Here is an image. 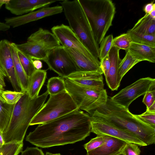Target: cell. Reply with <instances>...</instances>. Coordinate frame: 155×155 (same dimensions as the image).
<instances>
[{
  "mask_svg": "<svg viewBox=\"0 0 155 155\" xmlns=\"http://www.w3.org/2000/svg\"><path fill=\"white\" fill-rule=\"evenodd\" d=\"M69 27L92 55L98 58L99 46L95 41L90 25L79 0H66L60 2Z\"/></svg>",
  "mask_w": 155,
  "mask_h": 155,
  "instance_id": "277c9868",
  "label": "cell"
},
{
  "mask_svg": "<svg viewBox=\"0 0 155 155\" xmlns=\"http://www.w3.org/2000/svg\"><path fill=\"white\" fill-rule=\"evenodd\" d=\"M137 144L127 142L121 152L124 155H140V150Z\"/></svg>",
  "mask_w": 155,
  "mask_h": 155,
  "instance_id": "e575fe53",
  "label": "cell"
},
{
  "mask_svg": "<svg viewBox=\"0 0 155 155\" xmlns=\"http://www.w3.org/2000/svg\"><path fill=\"white\" fill-rule=\"evenodd\" d=\"M7 76L5 73L0 67V83L4 87L6 86L5 81V78Z\"/></svg>",
  "mask_w": 155,
  "mask_h": 155,
  "instance_id": "60d3db41",
  "label": "cell"
},
{
  "mask_svg": "<svg viewBox=\"0 0 155 155\" xmlns=\"http://www.w3.org/2000/svg\"><path fill=\"white\" fill-rule=\"evenodd\" d=\"M10 27L5 23L0 21V31H5L10 29Z\"/></svg>",
  "mask_w": 155,
  "mask_h": 155,
  "instance_id": "b9f144b4",
  "label": "cell"
},
{
  "mask_svg": "<svg viewBox=\"0 0 155 155\" xmlns=\"http://www.w3.org/2000/svg\"><path fill=\"white\" fill-rule=\"evenodd\" d=\"M136 116L140 120L145 123L155 128V112H146Z\"/></svg>",
  "mask_w": 155,
  "mask_h": 155,
  "instance_id": "836d02e7",
  "label": "cell"
},
{
  "mask_svg": "<svg viewBox=\"0 0 155 155\" xmlns=\"http://www.w3.org/2000/svg\"><path fill=\"white\" fill-rule=\"evenodd\" d=\"M66 90L80 110L91 115L101 106L105 104L108 99L104 88L92 87L80 85L67 78H64Z\"/></svg>",
  "mask_w": 155,
  "mask_h": 155,
  "instance_id": "8992f818",
  "label": "cell"
},
{
  "mask_svg": "<svg viewBox=\"0 0 155 155\" xmlns=\"http://www.w3.org/2000/svg\"><path fill=\"white\" fill-rule=\"evenodd\" d=\"M0 67L5 73L14 91H20L15 71L11 43L6 39L0 41Z\"/></svg>",
  "mask_w": 155,
  "mask_h": 155,
  "instance_id": "4fadbf2b",
  "label": "cell"
},
{
  "mask_svg": "<svg viewBox=\"0 0 155 155\" xmlns=\"http://www.w3.org/2000/svg\"><path fill=\"white\" fill-rule=\"evenodd\" d=\"M43 61L47 64L50 70L64 78L78 71L71 56L61 45L51 50Z\"/></svg>",
  "mask_w": 155,
  "mask_h": 155,
  "instance_id": "30bf717a",
  "label": "cell"
},
{
  "mask_svg": "<svg viewBox=\"0 0 155 155\" xmlns=\"http://www.w3.org/2000/svg\"><path fill=\"white\" fill-rule=\"evenodd\" d=\"M100 62L101 68L105 77L108 73L110 65V60L108 54Z\"/></svg>",
  "mask_w": 155,
  "mask_h": 155,
  "instance_id": "8d00e7d4",
  "label": "cell"
},
{
  "mask_svg": "<svg viewBox=\"0 0 155 155\" xmlns=\"http://www.w3.org/2000/svg\"><path fill=\"white\" fill-rule=\"evenodd\" d=\"M51 31L64 48L76 49L88 58L100 62L84 46L69 26L62 24L54 26L51 28Z\"/></svg>",
  "mask_w": 155,
  "mask_h": 155,
  "instance_id": "7c38bea8",
  "label": "cell"
},
{
  "mask_svg": "<svg viewBox=\"0 0 155 155\" xmlns=\"http://www.w3.org/2000/svg\"><path fill=\"white\" fill-rule=\"evenodd\" d=\"M66 78L83 86L104 88L103 74L99 72L77 71Z\"/></svg>",
  "mask_w": 155,
  "mask_h": 155,
  "instance_id": "2e32d148",
  "label": "cell"
},
{
  "mask_svg": "<svg viewBox=\"0 0 155 155\" xmlns=\"http://www.w3.org/2000/svg\"><path fill=\"white\" fill-rule=\"evenodd\" d=\"M47 87L50 96L57 94L66 90L64 78L61 77H51L48 81Z\"/></svg>",
  "mask_w": 155,
  "mask_h": 155,
  "instance_id": "d4e9b609",
  "label": "cell"
},
{
  "mask_svg": "<svg viewBox=\"0 0 155 155\" xmlns=\"http://www.w3.org/2000/svg\"><path fill=\"white\" fill-rule=\"evenodd\" d=\"M106 135H97L84 145L87 151L95 149L103 144L106 140Z\"/></svg>",
  "mask_w": 155,
  "mask_h": 155,
  "instance_id": "d6a6232c",
  "label": "cell"
},
{
  "mask_svg": "<svg viewBox=\"0 0 155 155\" xmlns=\"http://www.w3.org/2000/svg\"><path fill=\"white\" fill-rule=\"evenodd\" d=\"M126 143L106 135L104 143L97 148L87 151L86 155H115L121 152Z\"/></svg>",
  "mask_w": 155,
  "mask_h": 155,
  "instance_id": "ac0fdd59",
  "label": "cell"
},
{
  "mask_svg": "<svg viewBox=\"0 0 155 155\" xmlns=\"http://www.w3.org/2000/svg\"><path fill=\"white\" fill-rule=\"evenodd\" d=\"M21 153V155H45L42 150L37 147H28Z\"/></svg>",
  "mask_w": 155,
  "mask_h": 155,
  "instance_id": "74e56055",
  "label": "cell"
},
{
  "mask_svg": "<svg viewBox=\"0 0 155 155\" xmlns=\"http://www.w3.org/2000/svg\"><path fill=\"white\" fill-rule=\"evenodd\" d=\"M48 94L46 91L31 99L27 92L14 105L8 124L2 132L5 143H22L32 119L42 107Z\"/></svg>",
  "mask_w": 155,
  "mask_h": 155,
  "instance_id": "3957f363",
  "label": "cell"
},
{
  "mask_svg": "<svg viewBox=\"0 0 155 155\" xmlns=\"http://www.w3.org/2000/svg\"><path fill=\"white\" fill-rule=\"evenodd\" d=\"M15 104L9 105L0 101V130L2 132L8 124Z\"/></svg>",
  "mask_w": 155,
  "mask_h": 155,
  "instance_id": "4316f807",
  "label": "cell"
},
{
  "mask_svg": "<svg viewBox=\"0 0 155 155\" xmlns=\"http://www.w3.org/2000/svg\"><path fill=\"white\" fill-rule=\"evenodd\" d=\"M130 37L132 42L155 47V35L143 34L130 29L127 32Z\"/></svg>",
  "mask_w": 155,
  "mask_h": 155,
  "instance_id": "484cf974",
  "label": "cell"
},
{
  "mask_svg": "<svg viewBox=\"0 0 155 155\" xmlns=\"http://www.w3.org/2000/svg\"><path fill=\"white\" fill-rule=\"evenodd\" d=\"M78 109L66 90L50 95L47 102L34 117L30 126L48 123Z\"/></svg>",
  "mask_w": 155,
  "mask_h": 155,
  "instance_id": "52a82bcc",
  "label": "cell"
},
{
  "mask_svg": "<svg viewBox=\"0 0 155 155\" xmlns=\"http://www.w3.org/2000/svg\"><path fill=\"white\" fill-rule=\"evenodd\" d=\"M144 95L142 102L147 109L155 102V87L147 91Z\"/></svg>",
  "mask_w": 155,
  "mask_h": 155,
  "instance_id": "d590c367",
  "label": "cell"
},
{
  "mask_svg": "<svg viewBox=\"0 0 155 155\" xmlns=\"http://www.w3.org/2000/svg\"><path fill=\"white\" fill-rule=\"evenodd\" d=\"M54 0H9L5 4L6 9L12 14L22 15L37 9L48 7L56 2Z\"/></svg>",
  "mask_w": 155,
  "mask_h": 155,
  "instance_id": "9a60e30c",
  "label": "cell"
},
{
  "mask_svg": "<svg viewBox=\"0 0 155 155\" xmlns=\"http://www.w3.org/2000/svg\"><path fill=\"white\" fill-rule=\"evenodd\" d=\"M154 0L146 4L143 8V10L146 14H149L154 9H155Z\"/></svg>",
  "mask_w": 155,
  "mask_h": 155,
  "instance_id": "f35d334b",
  "label": "cell"
},
{
  "mask_svg": "<svg viewBox=\"0 0 155 155\" xmlns=\"http://www.w3.org/2000/svg\"><path fill=\"white\" fill-rule=\"evenodd\" d=\"M60 45L59 42L52 32L42 28L31 34L25 43L15 44L17 49L27 56L43 61L51 50Z\"/></svg>",
  "mask_w": 155,
  "mask_h": 155,
  "instance_id": "ba28073f",
  "label": "cell"
},
{
  "mask_svg": "<svg viewBox=\"0 0 155 155\" xmlns=\"http://www.w3.org/2000/svg\"><path fill=\"white\" fill-rule=\"evenodd\" d=\"M25 93L15 91H4L2 93V97L5 103L9 105H14L19 101Z\"/></svg>",
  "mask_w": 155,
  "mask_h": 155,
  "instance_id": "1f68e13d",
  "label": "cell"
},
{
  "mask_svg": "<svg viewBox=\"0 0 155 155\" xmlns=\"http://www.w3.org/2000/svg\"><path fill=\"white\" fill-rule=\"evenodd\" d=\"M149 15L152 18L155 19V9H154Z\"/></svg>",
  "mask_w": 155,
  "mask_h": 155,
  "instance_id": "7dc6e473",
  "label": "cell"
},
{
  "mask_svg": "<svg viewBox=\"0 0 155 155\" xmlns=\"http://www.w3.org/2000/svg\"><path fill=\"white\" fill-rule=\"evenodd\" d=\"M73 60L78 71L95 72L103 74L100 66V62L92 60L77 50L65 48Z\"/></svg>",
  "mask_w": 155,
  "mask_h": 155,
  "instance_id": "e0dca14e",
  "label": "cell"
},
{
  "mask_svg": "<svg viewBox=\"0 0 155 155\" xmlns=\"http://www.w3.org/2000/svg\"><path fill=\"white\" fill-rule=\"evenodd\" d=\"M46 155H61L60 153H52L50 152H47Z\"/></svg>",
  "mask_w": 155,
  "mask_h": 155,
  "instance_id": "c3c4849f",
  "label": "cell"
},
{
  "mask_svg": "<svg viewBox=\"0 0 155 155\" xmlns=\"http://www.w3.org/2000/svg\"><path fill=\"white\" fill-rule=\"evenodd\" d=\"M91 132V116L79 109L39 125L26 140L42 148L72 144L84 140Z\"/></svg>",
  "mask_w": 155,
  "mask_h": 155,
  "instance_id": "6da1fadb",
  "label": "cell"
},
{
  "mask_svg": "<svg viewBox=\"0 0 155 155\" xmlns=\"http://www.w3.org/2000/svg\"><path fill=\"white\" fill-rule=\"evenodd\" d=\"M115 155H124L120 152V153H119Z\"/></svg>",
  "mask_w": 155,
  "mask_h": 155,
  "instance_id": "681fc988",
  "label": "cell"
},
{
  "mask_svg": "<svg viewBox=\"0 0 155 155\" xmlns=\"http://www.w3.org/2000/svg\"><path fill=\"white\" fill-rule=\"evenodd\" d=\"M97 117L127 131L149 145L155 143V128L145 123L124 107L108 98L106 103L90 116Z\"/></svg>",
  "mask_w": 155,
  "mask_h": 155,
  "instance_id": "7a4b0ae2",
  "label": "cell"
},
{
  "mask_svg": "<svg viewBox=\"0 0 155 155\" xmlns=\"http://www.w3.org/2000/svg\"><path fill=\"white\" fill-rule=\"evenodd\" d=\"M132 41L129 34L124 33L113 38L112 42V47H115L119 50H127L129 48Z\"/></svg>",
  "mask_w": 155,
  "mask_h": 155,
  "instance_id": "f546056e",
  "label": "cell"
},
{
  "mask_svg": "<svg viewBox=\"0 0 155 155\" xmlns=\"http://www.w3.org/2000/svg\"><path fill=\"white\" fill-rule=\"evenodd\" d=\"M33 65L36 70H40L43 67L42 62L37 59H32Z\"/></svg>",
  "mask_w": 155,
  "mask_h": 155,
  "instance_id": "ab89813d",
  "label": "cell"
},
{
  "mask_svg": "<svg viewBox=\"0 0 155 155\" xmlns=\"http://www.w3.org/2000/svg\"><path fill=\"white\" fill-rule=\"evenodd\" d=\"M155 87V79L142 78L120 90L110 100L116 104L127 109L135 100L144 95L148 91Z\"/></svg>",
  "mask_w": 155,
  "mask_h": 155,
  "instance_id": "9c48e42d",
  "label": "cell"
},
{
  "mask_svg": "<svg viewBox=\"0 0 155 155\" xmlns=\"http://www.w3.org/2000/svg\"><path fill=\"white\" fill-rule=\"evenodd\" d=\"M63 12L61 5L45 7L22 15L5 18V23L14 28Z\"/></svg>",
  "mask_w": 155,
  "mask_h": 155,
  "instance_id": "5bb4252c",
  "label": "cell"
},
{
  "mask_svg": "<svg viewBox=\"0 0 155 155\" xmlns=\"http://www.w3.org/2000/svg\"><path fill=\"white\" fill-rule=\"evenodd\" d=\"M146 110L150 112H155V102L151 105Z\"/></svg>",
  "mask_w": 155,
  "mask_h": 155,
  "instance_id": "ee69618b",
  "label": "cell"
},
{
  "mask_svg": "<svg viewBox=\"0 0 155 155\" xmlns=\"http://www.w3.org/2000/svg\"><path fill=\"white\" fill-rule=\"evenodd\" d=\"M15 43H11V50L14 61L15 71L20 88L21 92H27L28 78L26 74L19 59Z\"/></svg>",
  "mask_w": 155,
  "mask_h": 155,
  "instance_id": "7402d4cb",
  "label": "cell"
},
{
  "mask_svg": "<svg viewBox=\"0 0 155 155\" xmlns=\"http://www.w3.org/2000/svg\"><path fill=\"white\" fill-rule=\"evenodd\" d=\"M119 64L117 78V84L119 87L121 80L124 75L135 65L141 61L128 50Z\"/></svg>",
  "mask_w": 155,
  "mask_h": 155,
  "instance_id": "603a6c76",
  "label": "cell"
},
{
  "mask_svg": "<svg viewBox=\"0 0 155 155\" xmlns=\"http://www.w3.org/2000/svg\"><path fill=\"white\" fill-rule=\"evenodd\" d=\"M23 142L5 143L0 147V155H18L22 151Z\"/></svg>",
  "mask_w": 155,
  "mask_h": 155,
  "instance_id": "83f0119b",
  "label": "cell"
},
{
  "mask_svg": "<svg viewBox=\"0 0 155 155\" xmlns=\"http://www.w3.org/2000/svg\"><path fill=\"white\" fill-rule=\"evenodd\" d=\"M8 1L9 0H0V9L4 4H6Z\"/></svg>",
  "mask_w": 155,
  "mask_h": 155,
  "instance_id": "bcb514c9",
  "label": "cell"
},
{
  "mask_svg": "<svg viewBox=\"0 0 155 155\" xmlns=\"http://www.w3.org/2000/svg\"><path fill=\"white\" fill-rule=\"evenodd\" d=\"M17 50L18 56L21 64L26 74L29 78L36 70L33 65L32 59L20 51Z\"/></svg>",
  "mask_w": 155,
  "mask_h": 155,
  "instance_id": "f1b7e54d",
  "label": "cell"
},
{
  "mask_svg": "<svg viewBox=\"0 0 155 155\" xmlns=\"http://www.w3.org/2000/svg\"><path fill=\"white\" fill-rule=\"evenodd\" d=\"M5 143L3 136L2 132L0 130V147Z\"/></svg>",
  "mask_w": 155,
  "mask_h": 155,
  "instance_id": "f6af8a7d",
  "label": "cell"
},
{
  "mask_svg": "<svg viewBox=\"0 0 155 155\" xmlns=\"http://www.w3.org/2000/svg\"><path fill=\"white\" fill-rule=\"evenodd\" d=\"M4 91V87L0 83V101L4 103H5L2 97V94Z\"/></svg>",
  "mask_w": 155,
  "mask_h": 155,
  "instance_id": "7bdbcfd3",
  "label": "cell"
},
{
  "mask_svg": "<svg viewBox=\"0 0 155 155\" xmlns=\"http://www.w3.org/2000/svg\"><path fill=\"white\" fill-rule=\"evenodd\" d=\"M47 74L46 70H36L28 78L27 92L31 99L38 96L40 91L45 82Z\"/></svg>",
  "mask_w": 155,
  "mask_h": 155,
  "instance_id": "ffe728a7",
  "label": "cell"
},
{
  "mask_svg": "<svg viewBox=\"0 0 155 155\" xmlns=\"http://www.w3.org/2000/svg\"><path fill=\"white\" fill-rule=\"evenodd\" d=\"M131 30L143 34L155 35V19L145 14L140 18Z\"/></svg>",
  "mask_w": 155,
  "mask_h": 155,
  "instance_id": "cb8c5ba5",
  "label": "cell"
},
{
  "mask_svg": "<svg viewBox=\"0 0 155 155\" xmlns=\"http://www.w3.org/2000/svg\"><path fill=\"white\" fill-rule=\"evenodd\" d=\"M91 132L97 135H106L115 137L126 142L134 143L140 147L147 145L132 134L121 129L97 117L90 116Z\"/></svg>",
  "mask_w": 155,
  "mask_h": 155,
  "instance_id": "8fae6325",
  "label": "cell"
},
{
  "mask_svg": "<svg viewBox=\"0 0 155 155\" xmlns=\"http://www.w3.org/2000/svg\"><path fill=\"white\" fill-rule=\"evenodd\" d=\"M128 50L141 61L155 62V47L132 42Z\"/></svg>",
  "mask_w": 155,
  "mask_h": 155,
  "instance_id": "44dd1931",
  "label": "cell"
},
{
  "mask_svg": "<svg viewBox=\"0 0 155 155\" xmlns=\"http://www.w3.org/2000/svg\"><path fill=\"white\" fill-rule=\"evenodd\" d=\"M119 51L117 48L113 46L108 53L110 60V65L105 77L107 86L113 91L117 90L119 87L117 84V74L121 60L120 57Z\"/></svg>",
  "mask_w": 155,
  "mask_h": 155,
  "instance_id": "d6986e66",
  "label": "cell"
},
{
  "mask_svg": "<svg viewBox=\"0 0 155 155\" xmlns=\"http://www.w3.org/2000/svg\"><path fill=\"white\" fill-rule=\"evenodd\" d=\"M113 38V35L111 34L104 37L101 42L98 57L100 61L108 55L112 47V42Z\"/></svg>",
  "mask_w": 155,
  "mask_h": 155,
  "instance_id": "4dcf8cb0",
  "label": "cell"
},
{
  "mask_svg": "<svg viewBox=\"0 0 155 155\" xmlns=\"http://www.w3.org/2000/svg\"><path fill=\"white\" fill-rule=\"evenodd\" d=\"M79 1L99 45L112 25L116 13L115 6L111 0Z\"/></svg>",
  "mask_w": 155,
  "mask_h": 155,
  "instance_id": "5b68a950",
  "label": "cell"
}]
</instances>
